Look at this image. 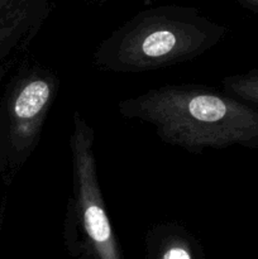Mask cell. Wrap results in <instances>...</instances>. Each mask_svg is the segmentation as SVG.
<instances>
[{"label":"cell","mask_w":258,"mask_h":259,"mask_svg":"<svg viewBox=\"0 0 258 259\" xmlns=\"http://www.w3.org/2000/svg\"><path fill=\"white\" fill-rule=\"evenodd\" d=\"M5 206H7V199L4 197L2 205H0V233H2L3 223H4V215H5Z\"/></svg>","instance_id":"cell-9"},{"label":"cell","mask_w":258,"mask_h":259,"mask_svg":"<svg viewBox=\"0 0 258 259\" xmlns=\"http://www.w3.org/2000/svg\"><path fill=\"white\" fill-rule=\"evenodd\" d=\"M144 243L148 259H205L199 239L176 222L154 224Z\"/></svg>","instance_id":"cell-6"},{"label":"cell","mask_w":258,"mask_h":259,"mask_svg":"<svg viewBox=\"0 0 258 259\" xmlns=\"http://www.w3.org/2000/svg\"><path fill=\"white\" fill-rule=\"evenodd\" d=\"M99 2H103V0H99Z\"/></svg>","instance_id":"cell-10"},{"label":"cell","mask_w":258,"mask_h":259,"mask_svg":"<svg viewBox=\"0 0 258 259\" xmlns=\"http://www.w3.org/2000/svg\"><path fill=\"white\" fill-rule=\"evenodd\" d=\"M125 119L151 124L162 142L199 154L232 146L258 148V109L224 90L181 83L119 101Z\"/></svg>","instance_id":"cell-1"},{"label":"cell","mask_w":258,"mask_h":259,"mask_svg":"<svg viewBox=\"0 0 258 259\" xmlns=\"http://www.w3.org/2000/svg\"><path fill=\"white\" fill-rule=\"evenodd\" d=\"M60 88L57 72L33 57L8 76L0 93V180L7 187L37 149Z\"/></svg>","instance_id":"cell-4"},{"label":"cell","mask_w":258,"mask_h":259,"mask_svg":"<svg viewBox=\"0 0 258 259\" xmlns=\"http://www.w3.org/2000/svg\"><path fill=\"white\" fill-rule=\"evenodd\" d=\"M222 89L229 95L258 109V68L222 80Z\"/></svg>","instance_id":"cell-7"},{"label":"cell","mask_w":258,"mask_h":259,"mask_svg":"<svg viewBox=\"0 0 258 259\" xmlns=\"http://www.w3.org/2000/svg\"><path fill=\"white\" fill-rule=\"evenodd\" d=\"M228 28L192 8L147 9L126 20L93 52L91 63L104 72L141 73L189 62L219 45Z\"/></svg>","instance_id":"cell-2"},{"label":"cell","mask_w":258,"mask_h":259,"mask_svg":"<svg viewBox=\"0 0 258 259\" xmlns=\"http://www.w3.org/2000/svg\"><path fill=\"white\" fill-rule=\"evenodd\" d=\"M51 10L50 0H0V82L29 57Z\"/></svg>","instance_id":"cell-5"},{"label":"cell","mask_w":258,"mask_h":259,"mask_svg":"<svg viewBox=\"0 0 258 259\" xmlns=\"http://www.w3.org/2000/svg\"><path fill=\"white\" fill-rule=\"evenodd\" d=\"M239 2L248 9H252L258 13V0H239Z\"/></svg>","instance_id":"cell-8"},{"label":"cell","mask_w":258,"mask_h":259,"mask_svg":"<svg viewBox=\"0 0 258 259\" xmlns=\"http://www.w3.org/2000/svg\"><path fill=\"white\" fill-rule=\"evenodd\" d=\"M94 143L95 131L75 110L68 138L72 192L63 218V244L73 259H124L104 201Z\"/></svg>","instance_id":"cell-3"}]
</instances>
